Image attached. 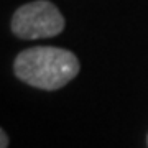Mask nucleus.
<instances>
[{
	"mask_svg": "<svg viewBox=\"0 0 148 148\" xmlns=\"http://www.w3.org/2000/svg\"><path fill=\"white\" fill-rule=\"evenodd\" d=\"M77 56L63 48L35 46L23 49L13 61V73L21 82L41 90H56L79 74Z\"/></svg>",
	"mask_w": 148,
	"mask_h": 148,
	"instance_id": "nucleus-1",
	"label": "nucleus"
},
{
	"mask_svg": "<svg viewBox=\"0 0 148 148\" xmlns=\"http://www.w3.org/2000/svg\"><path fill=\"white\" fill-rule=\"evenodd\" d=\"M64 16L49 0H35L16 8L12 16V33L20 40L58 36L64 30Z\"/></svg>",
	"mask_w": 148,
	"mask_h": 148,
	"instance_id": "nucleus-2",
	"label": "nucleus"
},
{
	"mask_svg": "<svg viewBox=\"0 0 148 148\" xmlns=\"http://www.w3.org/2000/svg\"><path fill=\"white\" fill-rule=\"evenodd\" d=\"M0 148H8V137L3 128H0Z\"/></svg>",
	"mask_w": 148,
	"mask_h": 148,
	"instance_id": "nucleus-3",
	"label": "nucleus"
},
{
	"mask_svg": "<svg viewBox=\"0 0 148 148\" xmlns=\"http://www.w3.org/2000/svg\"><path fill=\"white\" fill-rule=\"evenodd\" d=\"M147 142H148V138H147Z\"/></svg>",
	"mask_w": 148,
	"mask_h": 148,
	"instance_id": "nucleus-4",
	"label": "nucleus"
}]
</instances>
